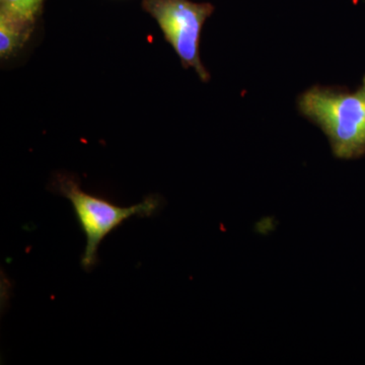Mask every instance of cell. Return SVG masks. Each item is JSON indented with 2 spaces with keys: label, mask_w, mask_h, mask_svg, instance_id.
Here are the masks:
<instances>
[{
  "label": "cell",
  "mask_w": 365,
  "mask_h": 365,
  "mask_svg": "<svg viewBox=\"0 0 365 365\" xmlns=\"http://www.w3.org/2000/svg\"><path fill=\"white\" fill-rule=\"evenodd\" d=\"M297 105L325 132L336 157L349 160L365 155V76L354 93L314 86L300 96Z\"/></svg>",
  "instance_id": "6da1fadb"
},
{
  "label": "cell",
  "mask_w": 365,
  "mask_h": 365,
  "mask_svg": "<svg viewBox=\"0 0 365 365\" xmlns=\"http://www.w3.org/2000/svg\"><path fill=\"white\" fill-rule=\"evenodd\" d=\"M51 190L69 200L85 234L86 248L81 264L86 272H91L97 265L98 248L107 235L132 216L150 217L163 206V199L158 195L145 197L143 202L128 207L116 205L102 197L86 193L76 177L66 174L56 175Z\"/></svg>",
  "instance_id": "7a4b0ae2"
},
{
  "label": "cell",
  "mask_w": 365,
  "mask_h": 365,
  "mask_svg": "<svg viewBox=\"0 0 365 365\" xmlns=\"http://www.w3.org/2000/svg\"><path fill=\"white\" fill-rule=\"evenodd\" d=\"M143 6L158 21L165 40L179 55L182 66L195 69L201 81L207 83L210 74L201 63L199 46L204 23L215 7L189 0H143Z\"/></svg>",
  "instance_id": "3957f363"
},
{
  "label": "cell",
  "mask_w": 365,
  "mask_h": 365,
  "mask_svg": "<svg viewBox=\"0 0 365 365\" xmlns=\"http://www.w3.org/2000/svg\"><path fill=\"white\" fill-rule=\"evenodd\" d=\"M34 25L0 14V56L9 58L30 39Z\"/></svg>",
  "instance_id": "277c9868"
},
{
  "label": "cell",
  "mask_w": 365,
  "mask_h": 365,
  "mask_svg": "<svg viewBox=\"0 0 365 365\" xmlns=\"http://www.w3.org/2000/svg\"><path fill=\"white\" fill-rule=\"evenodd\" d=\"M44 0H0V14L35 26Z\"/></svg>",
  "instance_id": "5b68a950"
}]
</instances>
